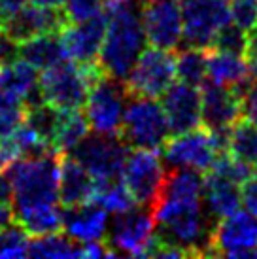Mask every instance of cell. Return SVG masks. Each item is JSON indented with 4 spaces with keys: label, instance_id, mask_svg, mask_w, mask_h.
Returning a JSON list of instances; mask_svg holds the SVG:
<instances>
[{
    "label": "cell",
    "instance_id": "cell-35",
    "mask_svg": "<svg viewBox=\"0 0 257 259\" xmlns=\"http://www.w3.org/2000/svg\"><path fill=\"white\" fill-rule=\"evenodd\" d=\"M106 0H64L63 12L68 23H81L104 14Z\"/></svg>",
    "mask_w": 257,
    "mask_h": 259
},
{
    "label": "cell",
    "instance_id": "cell-6",
    "mask_svg": "<svg viewBox=\"0 0 257 259\" xmlns=\"http://www.w3.org/2000/svg\"><path fill=\"white\" fill-rule=\"evenodd\" d=\"M125 81L102 74L95 81L85 99V117L93 133L102 135H119L123 114L128 101Z\"/></svg>",
    "mask_w": 257,
    "mask_h": 259
},
{
    "label": "cell",
    "instance_id": "cell-19",
    "mask_svg": "<svg viewBox=\"0 0 257 259\" xmlns=\"http://www.w3.org/2000/svg\"><path fill=\"white\" fill-rule=\"evenodd\" d=\"M63 229L81 244L104 242L108 237V212L93 201L66 206L63 212Z\"/></svg>",
    "mask_w": 257,
    "mask_h": 259
},
{
    "label": "cell",
    "instance_id": "cell-9",
    "mask_svg": "<svg viewBox=\"0 0 257 259\" xmlns=\"http://www.w3.org/2000/svg\"><path fill=\"white\" fill-rule=\"evenodd\" d=\"M176 76V55L172 50L163 48H144L140 57L131 68L125 85L128 95L159 99L174 83Z\"/></svg>",
    "mask_w": 257,
    "mask_h": 259
},
{
    "label": "cell",
    "instance_id": "cell-3",
    "mask_svg": "<svg viewBox=\"0 0 257 259\" xmlns=\"http://www.w3.org/2000/svg\"><path fill=\"white\" fill-rule=\"evenodd\" d=\"M61 155L63 153L51 150L38 157L15 159L4 165V172L10 176L14 187L12 195L14 214L36 204L59 202Z\"/></svg>",
    "mask_w": 257,
    "mask_h": 259
},
{
    "label": "cell",
    "instance_id": "cell-14",
    "mask_svg": "<svg viewBox=\"0 0 257 259\" xmlns=\"http://www.w3.org/2000/svg\"><path fill=\"white\" fill-rule=\"evenodd\" d=\"M142 27L150 46L174 51L184 40L180 0H144Z\"/></svg>",
    "mask_w": 257,
    "mask_h": 259
},
{
    "label": "cell",
    "instance_id": "cell-17",
    "mask_svg": "<svg viewBox=\"0 0 257 259\" xmlns=\"http://www.w3.org/2000/svg\"><path fill=\"white\" fill-rule=\"evenodd\" d=\"M66 15L63 8H46V6H23L15 14L4 17V34L14 42L21 44L29 38L46 32H59L66 25Z\"/></svg>",
    "mask_w": 257,
    "mask_h": 259
},
{
    "label": "cell",
    "instance_id": "cell-32",
    "mask_svg": "<svg viewBox=\"0 0 257 259\" xmlns=\"http://www.w3.org/2000/svg\"><path fill=\"white\" fill-rule=\"evenodd\" d=\"M29 242V233L19 223H8L0 229V257H27Z\"/></svg>",
    "mask_w": 257,
    "mask_h": 259
},
{
    "label": "cell",
    "instance_id": "cell-20",
    "mask_svg": "<svg viewBox=\"0 0 257 259\" xmlns=\"http://www.w3.org/2000/svg\"><path fill=\"white\" fill-rule=\"evenodd\" d=\"M251 70L248 59L236 53H225L208 48V61H206V76L210 81L218 85L231 87L242 97L246 87L250 85Z\"/></svg>",
    "mask_w": 257,
    "mask_h": 259
},
{
    "label": "cell",
    "instance_id": "cell-38",
    "mask_svg": "<svg viewBox=\"0 0 257 259\" xmlns=\"http://www.w3.org/2000/svg\"><path fill=\"white\" fill-rule=\"evenodd\" d=\"M242 204L246 212H250L251 216L257 218V180H250L242 184Z\"/></svg>",
    "mask_w": 257,
    "mask_h": 259
},
{
    "label": "cell",
    "instance_id": "cell-26",
    "mask_svg": "<svg viewBox=\"0 0 257 259\" xmlns=\"http://www.w3.org/2000/svg\"><path fill=\"white\" fill-rule=\"evenodd\" d=\"M63 212L61 202H50L15 212L14 216L15 222L29 233V237H40L63 229Z\"/></svg>",
    "mask_w": 257,
    "mask_h": 259
},
{
    "label": "cell",
    "instance_id": "cell-39",
    "mask_svg": "<svg viewBox=\"0 0 257 259\" xmlns=\"http://www.w3.org/2000/svg\"><path fill=\"white\" fill-rule=\"evenodd\" d=\"M244 57L248 59L251 70L257 68V27L248 30V44H246V53Z\"/></svg>",
    "mask_w": 257,
    "mask_h": 259
},
{
    "label": "cell",
    "instance_id": "cell-40",
    "mask_svg": "<svg viewBox=\"0 0 257 259\" xmlns=\"http://www.w3.org/2000/svg\"><path fill=\"white\" fill-rule=\"evenodd\" d=\"M27 4H29V0H0V14L8 17V15L15 14L17 10H21Z\"/></svg>",
    "mask_w": 257,
    "mask_h": 259
},
{
    "label": "cell",
    "instance_id": "cell-15",
    "mask_svg": "<svg viewBox=\"0 0 257 259\" xmlns=\"http://www.w3.org/2000/svg\"><path fill=\"white\" fill-rule=\"evenodd\" d=\"M242 115V97L231 87L204 81L200 85V123L216 137H227Z\"/></svg>",
    "mask_w": 257,
    "mask_h": 259
},
{
    "label": "cell",
    "instance_id": "cell-43",
    "mask_svg": "<svg viewBox=\"0 0 257 259\" xmlns=\"http://www.w3.org/2000/svg\"><path fill=\"white\" fill-rule=\"evenodd\" d=\"M2 30H4V15L0 14V34H2Z\"/></svg>",
    "mask_w": 257,
    "mask_h": 259
},
{
    "label": "cell",
    "instance_id": "cell-29",
    "mask_svg": "<svg viewBox=\"0 0 257 259\" xmlns=\"http://www.w3.org/2000/svg\"><path fill=\"white\" fill-rule=\"evenodd\" d=\"M227 151L246 165L257 166V127L246 117H240L229 131Z\"/></svg>",
    "mask_w": 257,
    "mask_h": 259
},
{
    "label": "cell",
    "instance_id": "cell-42",
    "mask_svg": "<svg viewBox=\"0 0 257 259\" xmlns=\"http://www.w3.org/2000/svg\"><path fill=\"white\" fill-rule=\"evenodd\" d=\"M32 4L46 6V8H63L64 0H32Z\"/></svg>",
    "mask_w": 257,
    "mask_h": 259
},
{
    "label": "cell",
    "instance_id": "cell-2",
    "mask_svg": "<svg viewBox=\"0 0 257 259\" xmlns=\"http://www.w3.org/2000/svg\"><path fill=\"white\" fill-rule=\"evenodd\" d=\"M157 237L182 248L189 257L210 253V240L216 222L208 216L202 197H166L159 195L151 204Z\"/></svg>",
    "mask_w": 257,
    "mask_h": 259
},
{
    "label": "cell",
    "instance_id": "cell-18",
    "mask_svg": "<svg viewBox=\"0 0 257 259\" xmlns=\"http://www.w3.org/2000/svg\"><path fill=\"white\" fill-rule=\"evenodd\" d=\"M161 106L172 135L186 133L200 125V89L186 81L172 83L161 95Z\"/></svg>",
    "mask_w": 257,
    "mask_h": 259
},
{
    "label": "cell",
    "instance_id": "cell-31",
    "mask_svg": "<svg viewBox=\"0 0 257 259\" xmlns=\"http://www.w3.org/2000/svg\"><path fill=\"white\" fill-rule=\"evenodd\" d=\"M91 201L102 206L108 214H121L136 204L133 195L128 193V189L121 182V178L112 182H95V191Z\"/></svg>",
    "mask_w": 257,
    "mask_h": 259
},
{
    "label": "cell",
    "instance_id": "cell-16",
    "mask_svg": "<svg viewBox=\"0 0 257 259\" xmlns=\"http://www.w3.org/2000/svg\"><path fill=\"white\" fill-rule=\"evenodd\" d=\"M106 12L95 15L87 21L66 23L63 29L59 30V34H61V40H63L64 51H66L68 59L74 63H79V65L97 63L100 48H102V40L106 34Z\"/></svg>",
    "mask_w": 257,
    "mask_h": 259
},
{
    "label": "cell",
    "instance_id": "cell-1",
    "mask_svg": "<svg viewBox=\"0 0 257 259\" xmlns=\"http://www.w3.org/2000/svg\"><path fill=\"white\" fill-rule=\"evenodd\" d=\"M144 0H106V34L99 53L102 72L125 81L136 59L146 48L142 27Z\"/></svg>",
    "mask_w": 257,
    "mask_h": 259
},
{
    "label": "cell",
    "instance_id": "cell-33",
    "mask_svg": "<svg viewBox=\"0 0 257 259\" xmlns=\"http://www.w3.org/2000/svg\"><path fill=\"white\" fill-rule=\"evenodd\" d=\"M246 44H248V30H244L242 27H238L236 23L231 21L216 34V38L210 44V50L244 55Z\"/></svg>",
    "mask_w": 257,
    "mask_h": 259
},
{
    "label": "cell",
    "instance_id": "cell-5",
    "mask_svg": "<svg viewBox=\"0 0 257 259\" xmlns=\"http://www.w3.org/2000/svg\"><path fill=\"white\" fill-rule=\"evenodd\" d=\"M119 137L133 148L159 150L170 137L163 106L150 97L131 95L125 106Z\"/></svg>",
    "mask_w": 257,
    "mask_h": 259
},
{
    "label": "cell",
    "instance_id": "cell-34",
    "mask_svg": "<svg viewBox=\"0 0 257 259\" xmlns=\"http://www.w3.org/2000/svg\"><path fill=\"white\" fill-rule=\"evenodd\" d=\"M23 117H25V104L21 99L0 91V138L14 133L23 123Z\"/></svg>",
    "mask_w": 257,
    "mask_h": 259
},
{
    "label": "cell",
    "instance_id": "cell-23",
    "mask_svg": "<svg viewBox=\"0 0 257 259\" xmlns=\"http://www.w3.org/2000/svg\"><path fill=\"white\" fill-rule=\"evenodd\" d=\"M0 91L21 99L25 108L44 102L38 85V70L21 57L0 65Z\"/></svg>",
    "mask_w": 257,
    "mask_h": 259
},
{
    "label": "cell",
    "instance_id": "cell-4",
    "mask_svg": "<svg viewBox=\"0 0 257 259\" xmlns=\"http://www.w3.org/2000/svg\"><path fill=\"white\" fill-rule=\"evenodd\" d=\"M104 72L100 68L99 61L79 65L68 59L42 70V76L38 78V85H40L44 102L51 104L53 108H81L91 85Z\"/></svg>",
    "mask_w": 257,
    "mask_h": 259
},
{
    "label": "cell",
    "instance_id": "cell-36",
    "mask_svg": "<svg viewBox=\"0 0 257 259\" xmlns=\"http://www.w3.org/2000/svg\"><path fill=\"white\" fill-rule=\"evenodd\" d=\"M231 19L244 30L257 27V0H229Z\"/></svg>",
    "mask_w": 257,
    "mask_h": 259
},
{
    "label": "cell",
    "instance_id": "cell-46",
    "mask_svg": "<svg viewBox=\"0 0 257 259\" xmlns=\"http://www.w3.org/2000/svg\"><path fill=\"white\" fill-rule=\"evenodd\" d=\"M255 174H257V166H255Z\"/></svg>",
    "mask_w": 257,
    "mask_h": 259
},
{
    "label": "cell",
    "instance_id": "cell-30",
    "mask_svg": "<svg viewBox=\"0 0 257 259\" xmlns=\"http://www.w3.org/2000/svg\"><path fill=\"white\" fill-rule=\"evenodd\" d=\"M206 61L208 48L186 46V50H182L176 55V76L180 81L200 87L206 81Z\"/></svg>",
    "mask_w": 257,
    "mask_h": 259
},
{
    "label": "cell",
    "instance_id": "cell-28",
    "mask_svg": "<svg viewBox=\"0 0 257 259\" xmlns=\"http://www.w3.org/2000/svg\"><path fill=\"white\" fill-rule=\"evenodd\" d=\"M30 257H81V242L74 240L64 233H48L40 237H32L29 242Z\"/></svg>",
    "mask_w": 257,
    "mask_h": 259
},
{
    "label": "cell",
    "instance_id": "cell-21",
    "mask_svg": "<svg viewBox=\"0 0 257 259\" xmlns=\"http://www.w3.org/2000/svg\"><path fill=\"white\" fill-rule=\"evenodd\" d=\"M202 204L214 222L233 214L242 204V186L208 170L202 182Z\"/></svg>",
    "mask_w": 257,
    "mask_h": 259
},
{
    "label": "cell",
    "instance_id": "cell-27",
    "mask_svg": "<svg viewBox=\"0 0 257 259\" xmlns=\"http://www.w3.org/2000/svg\"><path fill=\"white\" fill-rule=\"evenodd\" d=\"M89 135V123L79 108L59 110L57 125L53 133V150L59 153H70Z\"/></svg>",
    "mask_w": 257,
    "mask_h": 259
},
{
    "label": "cell",
    "instance_id": "cell-37",
    "mask_svg": "<svg viewBox=\"0 0 257 259\" xmlns=\"http://www.w3.org/2000/svg\"><path fill=\"white\" fill-rule=\"evenodd\" d=\"M242 115L257 127V79H251L242 93Z\"/></svg>",
    "mask_w": 257,
    "mask_h": 259
},
{
    "label": "cell",
    "instance_id": "cell-41",
    "mask_svg": "<svg viewBox=\"0 0 257 259\" xmlns=\"http://www.w3.org/2000/svg\"><path fill=\"white\" fill-rule=\"evenodd\" d=\"M12 222H15L12 204H10V202H0V229Z\"/></svg>",
    "mask_w": 257,
    "mask_h": 259
},
{
    "label": "cell",
    "instance_id": "cell-25",
    "mask_svg": "<svg viewBox=\"0 0 257 259\" xmlns=\"http://www.w3.org/2000/svg\"><path fill=\"white\" fill-rule=\"evenodd\" d=\"M51 150L53 148L50 142H46L27 123H21L14 133L0 138V159L4 165H8L10 161H15V159L38 157Z\"/></svg>",
    "mask_w": 257,
    "mask_h": 259
},
{
    "label": "cell",
    "instance_id": "cell-44",
    "mask_svg": "<svg viewBox=\"0 0 257 259\" xmlns=\"http://www.w3.org/2000/svg\"><path fill=\"white\" fill-rule=\"evenodd\" d=\"M2 168H4V163H2V159H0V170H2Z\"/></svg>",
    "mask_w": 257,
    "mask_h": 259
},
{
    "label": "cell",
    "instance_id": "cell-8",
    "mask_svg": "<svg viewBox=\"0 0 257 259\" xmlns=\"http://www.w3.org/2000/svg\"><path fill=\"white\" fill-rule=\"evenodd\" d=\"M128 153V144L119 135H102L93 133L87 135L74 150L72 157H76L93 176L95 182H112L121 178V170Z\"/></svg>",
    "mask_w": 257,
    "mask_h": 259
},
{
    "label": "cell",
    "instance_id": "cell-22",
    "mask_svg": "<svg viewBox=\"0 0 257 259\" xmlns=\"http://www.w3.org/2000/svg\"><path fill=\"white\" fill-rule=\"evenodd\" d=\"M95 191L93 176L70 153L61 155L59 166V202L61 206H76L91 201Z\"/></svg>",
    "mask_w": 257,
    "mask_h": 259
},
{
    "label": "cell",
    "instance_id": "cell-24",
    "mask_svg": "<svg viewBox=\"0 0 257 259\" xmlns=\"http://www.w3.org/2000/svg\"><path fill=\"white\" fill-rule=\"evenodd\" d=\"M17 55L34 66L36 70H46L63 61H68L59 32H46V34H38L25 40L19 44Z\"/></svg>",
    "mask_w": 257,
    "mask_h": 259
},
{
    "label": "cell",
    "instance_id": "cell-45",
    "mask_svg": "<svg viewBox=\"0 0 257 259\" xmlns=\"http://www.w3.org/2000/svg\"><path fill=\"white\" fill-rule=\"evenodd\" d=\"M253 74H257V68H255V70H253Z\"/></svg>",
    "mask_w": 257,
    "mask_h": 259
},
{
    "label": "cell",
    "instance_id": "cell-12",
    "mask_svg": "<svg viewBox=\"0 0 257 259\" xmlns=\"http://www.w3.org/2000/svg\"><path fill=\"white\" fill-rule=\"evenodd\" d=\"M184 42L193 48H210L220 30L231 23L229 0H180Z\"/></svg>",
    "mask_w": 257,
    "mask_h": 259
},
{
    "label": "cell",
    "instance_id": "cell-13",
    "mask_svg": "<svg viewBox=\"0 0 257 259\" xmlns=\"http://www.w3.org/2000/svg\"><path fill=\"white\" fill-rule=\"evenodd\" d=\"M208 255L236 259L257 257V218L238 208L218 220L212 231Z\"/></svg>",
    "mask_w": 257,
    "mask_h": 259
},
{
    "label": "cell",
    "instance_id": "cell-10",
    "mask_svg": "<svg viewBox=\"0 0 257 259\" xmlns=\"http://www.w3.org/2000/svg\"><path fill=\"white\" fill-rule=\"evenodd\" d=\"M222 151L210 131L195 127L186 133H178L172 138L168 137L161 148V157L170 168H193L204 174L212 168L216 157Z\"/></svg>",
    "mask_w": 257,
    "mask_h": 259
},
{
    "label": "cell",
    "instance_id": "cell-11",
    "mask_svg": "<svg viewBox=\"0 0 257 259\" xmlns=\"http://www.w3.org/2000/svg\"><path fill=\"white\" fill-rule=\"evenodd\" d=\"M164 174L166 170L163 168V157L157 153V150L135 148L127 153L121 170V182L128 189V193L133 195L136 204L151 208L163 186Z\"/></svg>",
    "mask_w": 257,
    "mask_h": 259
},
{
    "label": "cell",
    "instance_id": "cell-7",
    "mask_svg": "<svg viewBox=\"0 0 257 259\" xmlns=\"http://www.w3.org/2000/svg\"><path fill=\"white\" fill-rule=\"evenodd\" d=\"M155 218L151 210L142 204L115 214L112 227H108V246L115 255L148 257L150 248L155 242Z\"/></svg>",
    "mask_w": 257,
    "mask_h": 259
}]
</instances>
